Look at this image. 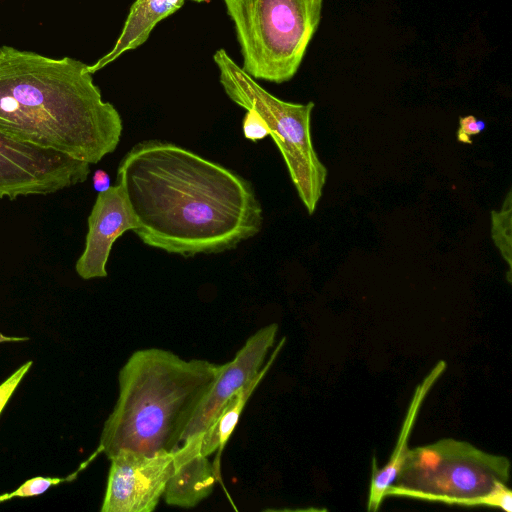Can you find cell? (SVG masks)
I'll list each match as a JSON object with an SVG mask.
<instances>
[{
    "label": "cell",
    "mask_w": 512,
    "mask_h": 512,
    "mask_svg": "<svg viewBox=\"0 0 512 512\" xmlns=\"http://www.w3.org/2000/svg\"><path fill=\"white\" fill-rule=\"evenodd\" d=\"M213 60L226 95L246 110L255 109L266 121L269 135L284 159L299 198L307 212L313 214L328 175L312 143L314 103H292L275 97L236 64L224 49L217 50Z\"/></svg>",
    "instance_id": "cell-6"
},
{
    "label": "cell",
    "mask_w": 512,
    "mask_h": 512,
    "mask_svg": "<svg viewBox=\"0 0 512 512\" xmlns=\"http://www.w3.org/2000/svg\"><path fill=\"white\" fill-rule=\"evenodd\" d=\"M223 364L184 360L158 348L135 351L119 372V396L93 453L153 455L177 449Z\"/></svg>",
    "instance_id": "cell-3"
},
{
    "label": "cell",
    "mask_w": 512,
    "mask_h": 512,
    "mask_svg": "<svg viewBox=\"0 0 512 512\" xmlns=\"http://www.w3.org/2000/svg\"><path fill=\"white\" fill-rule=\"evenodd\" d=\"M492 222V239L495 246L498 248L502 258L508 265L507 279L511 283V268H512V191L509 190L503 205L499 211L491 212Z\"/></svg>",
    "instance_id": "cell-15"
},
{
    "label": "cell",
    "mask_w": 512,
    "mask_h": 512,
    "mask_svg": "<svg viewBox=\"0 0 512 512\" xmlns=\"http://www.w3.org/2000/svg\"><path fill=\"white\" fill-rule=\"evenodd\" d=\"M277 331L276 323L259 329L230 362L223 364L221 373L191 418L182 442L203 433L226 402L256 377L275 343Z\"/></svg>",
    "instance_id": "cell-9"
},
{
    "label": "cell",
    "mask_w": 512,
    "mask_h": 512,
    "mask_svg": "<svg viewBox=\"0 0 512 512\" xmlns=\"http://www.w3.org/2000/svg\"><path fill=\"white\" fill-rule=\"evenodd\" d=\"M90 164L0 132V199L47 195L83 183Z\"/></svg>",
    "instance_id": "cell-7"
},
{
    "label": "cell",
    "mask_w": 512,
    "mask_h": 512,
    "mask_svg": "<svg viewBox=\"0 0 512 512\" xmlns=\"http://www.w3.org/2000/svg\"><path fill=\"white\" fill-rule=\"evenodd\" d=\"M185 0H136L113 48L94 64L88 65L91 74L104 68L123 53L141 46L150 36L154 27L179 10Z\"/></svg>",
    "instance_id": "cell-13"
},
{
    "label": "cell",
    "mask_w": 512,
    "mask_h": 512,
    "mask_svg": "<svg viewBox=\"0 0 512 512\" xmlns=\"http://www.w3.org/2000/svg\"><path fill=\"white\" fill-rule=\"evenodd\" d=\"M117 184L136 216L134 232L168 253H220L262 227V207L248 180L173 143L134 145L119 163Z\"/></svg>",
    "instance_id": "cell-1"
},
{
    "label": "cell",
    "mask_w": 512,
    "mask_h": 512,
    "mask_svg": "<svg viewBox=\"0 0 512 512\" xmlns=\"http://www.w3.org/2000/svg\"><path fill=\"white\" fill-rule=\"evenodd\" d=\"M218 473L209 460L200 451L199 437H192L174 450V467L163 498L169 506L193 508L213 492Z\"/></svg>",
    "instance_id": "cell-11"
},
{
    "label": "cell",
    "mask_w": 512,
    "mask_h": 512,
    "mask_svg": "<svg viewBox=\"0 0 512 512\" xmlns=\"http://www.w3.org/2000/svg\"><path fill=\"white\" fill-rule=\"evenodd\" d=\"M110 468L101 512H152L174 467V451L153 455L120 450Z\"/></svg>",
    "instance_id": "cell-8"
},
{
    "label": "cell",
    "mask_w": 512,
    "mask_h": 512,
    "mask_svg": "<svg viewBox=\"0 0 512 512\" xmlns=\"http://www.w3.org/2000/svg\"><path fill=\"white\" fill-rule=\"evenodd\" d=\"M284 342L285 338L278 343L268 362L262 366L256 377L231 397L222 407L208 428L198 435L200 451L203 455L209 457L212 453L217 451L216 457L212 463L218 473H220V457L222 451L236 428L244 407L273 364L279 351L283 347Z\"/></svg>",
    "instance_id": "cell-14"
},
{
    "label": "cell",
    "mask_w": 512,
    "mask_h": 512,
    "mask_svg": "<svg viewBox=\"0 0 512 512\" xmlns=\"http://www.w3.org/2000/svg\"><path fill=\"white\" fill-rule=\"evenodd\" d=\"M234 23L242 69L273 83L297 73L321 20L324 0H223Z\"/></svg>",
    "instance_id": "cell-5"
},
{
    "label": "cell",
    "mask_w": 512,
    "mask_h": 512,
    "mask_svg": "<svg viewBox=\"0 0 512 512\" xmlns=\"http://www.w3.org/2000/svg\"><path fill=\"white\" fill-rule=\"evenodd\" d=\"M90 461L87 459L76 471L66 477H42L37 476L26 480L18 488L11 492L0 494V503L14 498H28L45 493L52 486L73 481L78 473L86 468Z\"/></svg>",
    "instance_id": "cell-16"
},
{
    "label": "cell",
    "mask_w": 512,
    "mask_h": 512,
    "mask_svg": "<svg viewBox=\"0 0 512 512\" xmlns=\"http://www.w3.org/2000/svg\"><path fill=\"white\" fill-rule=\"evenodd\" d=\"M191 1H194V2H197V3H201V2H207L209 0H191Z\"/></svg>",
    "instance_id": "cell-22"
},
{
    "label": "cell",
    "mask_w": 512,
    "mask_h": 512,
    "mask_svg": "<svg viewBox=\"0 0 512 512\" xmlns=\"http://www.w3.org/2000/svg\"><path fill=\"white\" fill-rule=\"evenodd\" d=\"M122 129L87 64L0 47V132L91 165L117 148Z\"/></svg>",
    "instance_id": "cell-2"
},
{
    "label": "cell",
    "mask_w": 512,
    "mask_h": 512,
    "mask_svg": "<svg viewBox=\"0 0 512 512\" xmlns=\"http://www.w3.org/2000/svg\"><path fill=\"white\" fill-rule=\"evenodd\" d=\"M137 227L136 216L119 184L99 193L88 217L85 248L75 265L78 276L84 280L106 277L114 242Z\"/></svg>",
    "instance_id": "cell-10"
},
{
    "label": "cell",
    "mask_w": 512,
    "mask_h": 512,
    "mask_svg": "<svg viewBox=\"0 0 512 512\" xmlns=\"http://www.w3.org/2000/svg\"><path fill=\"white\" fill-rule=\"evenodd\" d=\"M446 363L439 361L433 369L426 375L422 382L416 387L411 403L407 410L397 444L391 454L389 461L382 468H379L376 458L372 460V476L367 500V509L377 511L382 502L387 497V492L395 483L406 454L408 452V440L412 432L415 420L420 407L424 402L430 389L445 371Z\"/></svg>",
    "instance_id": "cell-12"
},
{
    "label": "cell",
    "mask_w": 512,
    "mask_h": 512,
    "mask_svg": "<svg viewBox=\"0 0 512 512\" xmlns=\"http://www.w3.org/2000/svg\"><path fill=\"white\" fill-rule=\"evenodd\" d=\"M242 130L244 137L253 142H257L269 135V128L266 121L255 109H247L243 118Z\"/></svg>",
    "instance_id": "cell-17"
},
{
    "label": "cell",
    "mask_w": 512,
    "mask_h": 512,
    "mask_svg": "<svg viewBox=\"0 0 512 512\" xmlns=\"http://www.w3.org/2000/svg\"><path fill=\"white\" fill-rule=\"evenodd\" d=\"M510 462L451 438L409 449L387 497L512 511Z\"/></svg>",
    "instance_id": "cell-4"
},
{
    "label": "cell",
    "mask_w": 512,
    "mask_h": 512,
    "mask_svg": "<svg viewBox=\"0 0 512 512\" xmlns=\"http://www.w3.org/2000/svg\"><path fill=\"white\" fill-rule=\"evenodd\" d=\"M32 365L27 361L0 384V414Z\"/></svg>",
    "instance_id": "cell-18"
},
{
    "label": "cell",
    "mask_w": 512,
    "mask_h": 512,
    "mask_svg": "<svg viewBox=\"0 0 512 512\" xmlns=\"http://www.w3.org/2000/svg\"><path fill=\"white\" fill-rule=\"evenodd\" d=\"M26 340H28L27 337L5 336L4 334L0 333V343H4V342H20V341H26Z\"/></svg>",
    "instance_id": "cell-21"
},
{
    "label": "cell",
    "mask_w": 512,
    "mask_h": 512,
    "mask_svg": "<svg viewBox=\"0 0 512 512\" xmlns=\"http://www.w3.org/2000/svg\"><path fill=\"white\" fill-rule=\"evenodd\" d=\"M486 127L483 120L477 119L474 115L461 116L459 118V129L457 139L459 142L471 144V137L480 134Z\"/></svg>",
    "instance_id": "cell-19"
},
{
    "label": "cell",
    "mask_w": 512,
    "mask_h": 512,
    "mask_svg": "<svg viewBox=\"0 0 512 512\" xmlns=\"http://www.w3.org/2000/svg\"><path fill=\"white\" fill-rule=\"evenodd\" d=\"M93 188L101 193L110 188V177L106 171L98 169L94 172L92 177Z\"/></svg>",
    "instance_id": "cell-20"
}]
</instances>
